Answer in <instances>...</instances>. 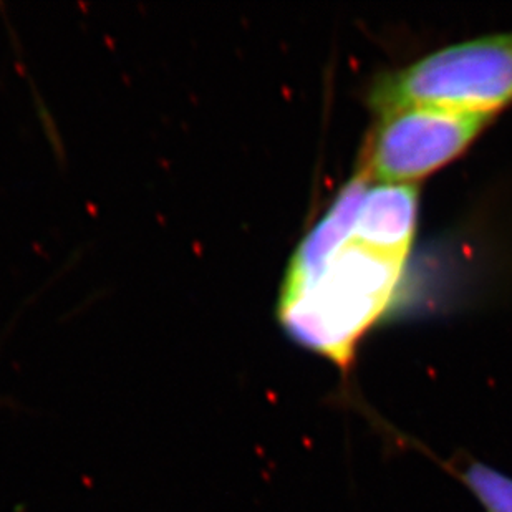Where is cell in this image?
<instances>
[{"label":"cell","mask_w":512,"mask_h":512,"mask_svg":"<svg viewBox=\"0 0 512 512\" xmlns=\"http://www.w3.org/2000/svg\"><path fill=\"white\" fill-rule=\"evenodd\" d=\"M367 174L357 170L290 257L277 300L287 337L347 372L363 335L392 304L410 251L358 221Z\"/></svg>","instance_id":"6da1fadb"},{"label":"cell","mask_w":512,"mask_h":512,"mask_svg":"<svg viewBox=\"0 0 512 512\" xmlns=\"http://www.w3.org/2000/svg\"><path fill=\"white\" fill-rule=\"evenodd\" d=\"M367 102L380 116L406 108L496 115L512 103V32L450 45L382 73Z\"/></svg>","instance_id":"7a4b0ae2"},{"label":"cell","mask_w":512,"mask_h":512,"mask_svg":"<svg viewBox=\"0 0 512 512\" xmlns=\"http://www.w3.org/2000/svg\"><path fill=\"white\" fill-rule=\"evenodd\" d=\"M494 116L440 108H406L380 116L358 170L375 184H416L458 158Z\"/></svg>","instance_id":"3957f363"},{"label":"cell","mask_w":512,"mask_h":512,"mask_svg":"<svg viewBox=\"0 0 512 512\" xmlns=\"http://www.w3.org/2000/svg\"><path fill=\"white\" fill-rule=\"evenodd\" d=\"M466 488L486 512H512V478L483 463H471L459 473Z\"/></svg>","instance_id":"277c9868"}]
</instances>
